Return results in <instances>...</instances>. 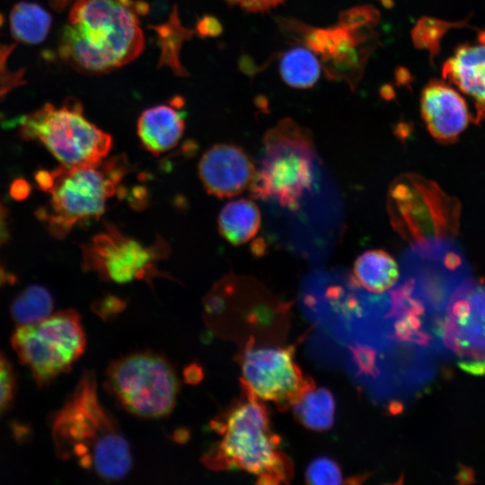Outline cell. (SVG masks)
Masks as SVG:
<instances>
[{
  "label": "cell",
  "mask_w": 485,
  "mask_h": 485,
  "mask_svg": "<svg viewBox=\"0 0 485 485\" xmlns=\"http://www.w3.org/2000/svg\"><path fill=\"white\" fill-rule=\"evenodd\" d=\"M230 5H236L247 12H265L284 2V0H224Z\"/></svg>",
  "instance_id": "27"
},
{
  "label": "cell",
  "mask_w": 485,
  "mask_h": 485,
  "mask_svg": "<svg viewBox=\"0 0 485 485\" xmlns=\"http://www.w3.org/2000/svg\"><path fill=\"white\" fill-rule=\"evenodd\" d=\"M305 478L308 483L316 485H337L343 482L338 463L328 457H318L311 462Z\"/></svg>",
  "instance_id": "24"
},
{
  "label": "cell",
  "mask_w": 485,
  "mask_h": 485,
  "mask_svg": "<svg viewBox=\"0 0 485 485\" xmlns=\"http://www.w3.org/2000/svg\"><path fill=\"white\" fill-rule=\"evenodd\" d=\"M8 237L7 213L0 202V247L7 241Z\"/></svg>",
  "instance_id": "30"
},
{
  "label": "cell",
  "mask_w": 485,
  "mask_h": 485,
  "mask_svg": "<svg viewBox=\"0 0 485 485\" xmlns=\"http://www.w3.org/2000/svg\"><path fill=\"white\" fill-rule=\"evenodd\" d=\"M445 313V347L462 360H485V279L471 276L462 281Z\"/></svg>",
  "instance_id": "13"
},
{
  "label": "cell",
  "mask_w": 485,
  "mask_h": 485,
  "mask_svg": "<svg viewBox=\"0 0 485 485\" xmlns=\"http://www.w3.org/2000/svg\"><path fill=\"white\" fill-rule=\"evenodd\" d=\"M53 298L42 286L31 285L21 291L11 304V315L20 326L37 323L51 314Z\"/></svg>",
  "instance_id": "23"
},
{
  "label": "cell",
  "mask_w": 485,
  "mask_h": 485,
  "mask_svg": "<svg viewBox=\"0 0 485 485\" xmlns=\"http://www.w3.org/2000/svg\"><path fill=\"white\" fill-rule=\"evenodd\" d=\"M9 22L13 39L36 45L47 38L52 18L40 4L22 1L12 8Z\"/></svg>",
  "instance_id": "20"
},
{
  "label": "cell",
  "mask_w": 485,
  "mask_h": 485,
  "mask_svg": "<svg viewBox=\"0 0 485 485\" xmlns=\"http://www.w3.org/2000/svg\"><path fill=\"white\" fill-rule=\"evenodd\" d=\"M13 277L9 276L4 269L0 265V286L8 282L9 279H12Z\"/></svg>",
  "instance_id": "32"
},
{
  "label": "cell",
  "mask_w": 485,
  "mask_h": 485,
  "mask_svg": "<svg viewBox=\"0 0 485 485\" xmlns=\"http://www.w3.org/2000/svg\"><path fill=\"white\" fill-rule=\"evenodd\" d=\"M321 73V63L308 48L296 47L287 51L280 61V75L288 85L297 89L312 87Z\"/></svg>",
  "instance_id": "22"
},
{
  "label": "cell",
  "mask_w": 485,
  "mask_h": 485,
  "mask_svg": "<svg viewBox=\"0 0 485 485\" xmlns=\"http://www.w3.org/2000/svg\"><path fill=\"white\" fill-rule=\"evenodd\" d=\"M459 363L461 369L469 374L474 375L485 374V360H462Z\"/></svg>",
  "instance_id": "29"
},
{
  "label": "cell",
  "mask_w": 485,
  "mask_h": 485,
  "mask_svg": "<svg viewBox=\"0 0 485 485\" xmlns=\"http://www.w3.org/2000/svg\"><path fill=\"white\" fill-rule=\"evenodd\" d=\"M181 106V98H174L168 104H158L141 113L137 132L146 151L159 155L178 144L185 129Z\"/></svg>",
  "instance_id": "16"
},
{
  "label": "cell",
  "mask_w": 485,
  "mask_h": 485,
  "mask_svg": "<svg viewBox=\"0 0 485 485\" xmlns=\"http://www.w3.org/2000/svg\"><path fill=\"white\" fill-rule=\"evenodd\" d=\"M81 251L84 269L106 281L151 283L154 278H166L158 264L169 255V246L161 237L145 245L125 235L115 225L106 224L105 231L81 245Z\"/></svg>",
  "instance_id": "11"
},
{
  "label": "cell",
  "mask_w": 485,
  "mask_h": 485,
  "mask_svg": "<svg viewBox=\"0 0 485 485\" xmlns=\"http://www.w3.org/2000/svg\"><path fill=\"white\" fill-rule=\"evenodd\" d=\"M11 343L36 384L44 386L71 369L85 350L86 338L79 313L68 309L19 326Z\"/></svg>",
  "instance_id": "8"
},
{
  "label": "cell",
  "mask_w": 485,
  "mask_h": 485,
  "mask_svg": "<svg viewBox=\"0 0 485 485\" xmlns=\"http://www.w3.org/2000/svg\"><path fill=\"white\" fill-rule=\"evenodd\" d=\"M260 220V210L253 201L234 199L222 208L217 219L218 230L225 240L241 245L257 234Z\"/></svg>",
  "instance_id": "19"
},
{
  "label": "cell",
  "mask_w": 485,
  "mask_h": 485,
  "mask_svg": "<svg viewBox=\"0 0 485 485\" xmlns=\"http://www.w3.org/2000/svg\"><path fill=\"white\" fill-rule=\"evenodd\" d=\"M128 169L125 155H117L95 164L38 171V188L49 193L50 200L37 210V217L51 235L64 238L75 225L104 214L108 202L121 190Z\"/></svg>",
  "instance_id": "4"
},
{
  "label": "cell",
  "mask_w": 485,
  "mask_h": 485,
  "mask_svg": "<svg viewBox=\"0 0 485 485\" xmlns=\"http://www.w3.org/2000/svg\"><path fill=\"white\" fill-rule=\"evenodd\" d=\"M19 134L42 144L65 167L95 164L111 149V137L89 121L81 103L68 99L56 107L46 103L19 119Z\"/></svg>",
  "instance_id": "6"
},
{
  "label": "cell",
  "mask_w": 485,
  "mask_h": 485,
  "mask_svg": "<svg viewBox=\"0 0 485 485\" xmlns=\"http://www.w3.org/2000/svg\"><path fill=\"white\" fill-rule=\"evenodd\" d=\"M104 385L124 410L146 419L169 414L179 391L171 365L150 352L131 354L111 363Z\"/></svg>",
  "instance_id": "9"
},
{
  "label": "cell",
  "mask_w": 485,
  "mask_h": 485,
  "mask_svg": "<svg viewBox=\"0 0 485 485\" xmlns=\"http://www.w3.org/2000/svg\"><path fill=\"white\" fill-rule=\"evenodd\" d=\"M15 386V375L12 365L0 350V417L12 404Z\"/></svg>",
  "instance_id": "26"
},
{
  "label": "cell",
  "mask_w": 485,
  "mask_h": 485,
  "mask_svg": "<svg viewBox=\"0 0 485 485\" xmlns=\"http://www.w3.org/2000/svg\"><path fill=\"white\" fill-rule=\"evenodd\" d=\"M420 112L431 136L444 144L455 141L472 119L465 100L438 80H432L423 89Z\"/></svg>",
  "instance_id": "15"
},
{
  "label": "cell",
  "mask_w": 485,
  "mask_h": 485,
  "mask_svg": "<svg viewBox=\"0 0 485 485\" xmlns=\"http://www.w3.org/2000/svg\"><path fill=\"white\" fill-rule=\"evenodd\" d=\"M146 11V4L134 0H75L60 36L59 57L87 74L128 64L144 49L139 14Z\"/></svg>",
  "instance_id": "2"
},
{
  "label": "cell",
  "mask_w": 485,
  "mask_h": 485,
  "mask_svg": "<svg viewBox=\"0 0 485 485\" xmlns=\"http://www.w3.org/2000/svg\"><path fill=\"white\" fill-rule=\"evenodd\" d=\"M16 46V43L3 44L0 42V100L26 83L23 69L13 71L7 65L8 58Z\"/></svg>",
  "instance_id": "25"
},
{
  "label": "cell",
  "mask_w": 485,
  "mask_h": 485,
  "mask_svg": "<svg viewBox=\"0 0 485 485\" xmlns=\"http://www.w3.org/2000/svg\"><path fill=\"white\" fill-rule=\"evenodd\" d=\"M400 278L396 260L385 251H366L354 262L353 279L369 292L391 289Z\"/></svg>",
  "instance_id": "18"
},
{
  "label": "cell",
  "mask_w": 485,
  "mask_h": 485,
  "mask_svg": "<svg viewBox=\"0 0 485 485\" xmlns=\"http://www.w3.org/2000/svg\"><path fill=\"white\" fill-rule=\"evenodd\" d=\"M48 2L54 10L61 12L67 7L73 0H48Z\"/></svg>",
  "instance_id": "31"
},
{
  "label": "cell",
  "mask_w": 485,
  "mask_h": 485,
  "mask_svg": "<svg viewBox=\"0 0 485 485\" xmlns=\"http://www.w3.org/2000/svg\"><path fill=\"white\" fill-rule=\"evenodd\" d=\"M387 207L394 230L410 244L457 233L458 203L419 175L405 173L394 179Z\"/></svg>",
  "instance_id": "7"
},
{
  "label": "cell",
  "mask_w": 485,
  "mask_h": 485,
  "mask_svg": "<svg viewBox=\"0 0 485 485\" xmlns=\"http://www.w3.org/2000/svg\"><path fill=\"white\" fill-rule=\"evenodd\" d=\"M198 176L208 194L234 198L250 188L255 166L249 155L230 144H218L207 149L198 163Z\"/></svg>",
  "instance_id": "14"
},
{
  "label": "cell",
  "mask_w": 485,
  "mask_h": 485,
  "mask_svg": "<svg viewBox=\"0 0 485 485\" xmlns=\"http://www.w3.org/2000/svg\"><path fill=\"white\" fill-rule=\"evenodd\" d=\"M316 151L310 132L291 119H281L264 136L262 154L250 186L253 197L295 211L313 188Z\"/></svg>",
  "instance_id": "5"
},
{
  "label": "cell",
  "mask_w": 485,
  "mask_h": 485,
  "mask_svg": "<svg viewBox=\"0 0 485 485\" xmlns=\"http://www.w3.org/2000/svg\"><path fill=\"white\" fill-rule=\"evenodd\" d=\"M293 405L295 415L308 428L325 430L334 422V398L325 388L316 389L312 386Z\"/></svg>",
  "instance_id": "21"
},
{
  "label": "cell",
  "mask_w": 485,
  "mask_h": 485,
  "mask_svg": "<svg viewBox=\"0 0 485 485\" xmlns=\"http://www.w3.org/2000/svg\"><path fill=\"white\" fill-rule=\"evenodd\" d=\"M443 75L474 100L475 119H485V41L459 47L444 64Z\"/></svg>",
  "instance_id": "17"
},
{
  "label": "cell",
  "mask_w": 485,
  "mask_h": 485,
  "mask_svg": "<svg viewBox=\"0 0 485 485\" xmlns=\"http://www.w3.org/2000/svg\"><path fill=\"white\" fill-rule=\"evenodd\" d=\"M50 428L58 458L75 461L106 481L120 480L131 470L130 445L99 400L94 372L82 374L53 415Z\"/></svg>",
  "instance_id": "1"
},
{
  "label": "cell",
  "mask_w": 485,
  "mask_h": 485,
  "mask_svg": "<svg viewBox=\"0 0 485 485\" xmlns=\"http://www.w3.org/2000/svg\"><path fill=\"white\" fill-rule=\"evenodd\" d=\"M240 362L241 380L262 401L293 404L313 386L295 362L292 348H256L249 342Z\"/></svg>",
  "instance_id": "12"
},
{
  "label": "cell",
  "mask_w": 485,
  "mask_h": 485,
  "mask_svg": "<svg viewBox=\"0 0 485 485\" xmlns=\"http://www.w3.org/2000/svg\"><path fill=\"white\" fill-rule=\"evenodd\" d=\"M30 190L29 183L22 179H18L13 182L10 193L13 198L21 200L29 196Z\"/></svg>",
  "instance_id": "28"
},
{
  "label": "cell",
  "mask_w": 485,
  "mask_h": 485,
  "mask_svg": "<svg viewBox=\"0 0 485 485\" xmlns=\"http://www.w3.org/2000/svg\"><path fill=\"white\" fill-rule=\"evenodd\" d=\"M242 396L213 428L219 439L203 454L210 471L237 470L251 474L260 484L287 482L291 465L270 428L262 400L241 380Z\"/></svg>",
  "instance_id": "3"
},
{
  "label": "cell",
  "mask_w": 485,
  "mask_h": 485,
  "mask_svg": "<svg viewBox=\"0 0 485 485\" xmlns=\"http://www.w3.org/2000/svg\"><path fill=\"white\" fill-rule=\"evenodd\" d=\"M379 15L372 6H359L340 14L338 24L328 28L304 26L305 46L321 59L331 79L344 80L355 86L363 75L374 49V27Z\"/></svg>",
  "instance_id": "10"
}]
</instances>
